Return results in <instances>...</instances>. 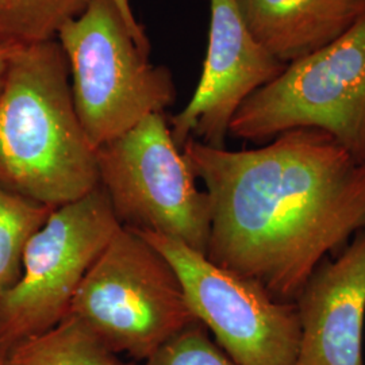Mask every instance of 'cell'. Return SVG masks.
Segmentation results:
<instances>
[{"label": "cell", "mask_w": 365, "mask_h": 365, "mask_svg": "<svg viewBox=\"0 0 365 365\" xmlns=\"http://www.w3.org/2000/svg\"><path fill=\"white\" fill-rule=\"evenodd\" d=\"M182 152L210 197L206 257L279 302H295L365 227V160L327 131L298 128L238 152L190 138Z\"/></svg>", "instance_id": "obj_1"}, {"label": "cell", "mask_w": 365, "mask_h": 365, "mask_svg": "<svg viewBox=\"0 0 365 365\" xmlns=\"http://www.w3.org/2000/svg\"><path fill=\"white\" fill-rule=\"evenodd\" d=\"M0 187L51 209L99 187L57 39L16 48L0 90Z\"/></svg>", "instance_id": "obj_2"}, {"label": "cell", "mask_w": 365, "mask_h": 365, "mask_svg": "<svg viewBox=\"0 0 365 365\" xmlns=\"http://www.w3.org/2000/svg\"><path fill=\"white\" fill-rule=\"evenodd\" d=\"M57 41L68 60L78 120L96 149L173 105L170 71L149 61L111 0H92Z\"/></svg>", "instance_id": "obj_3"}, {"label": "cell", "mask_w": 365, "mask_h": 365, "mask_svg": "<svg viewBox=\"0 0 365 365\" xmlns=\"http://www.w3.org/2000/svg\"><path fill=\"white\" fill-rule=\"evenodd\" d=\"M69 314L111 352L135 361L197 321L170 261L122 226L86 274Z\"/></svg>", "instance_id": "obj_4"}, {"label": "cell", "mask_w": 365, "mask_h": 365, "mask_svg": "<svg viewBox=\"0 0 365 365\" xmlns=\"http://www.w3.org/2000/svg\"><path fill=\"white\" fill-rule=\"evenodd\" d=\"M298 128L327 131L365 160V15L253 92L232 118L229 134L264 143Z\"/></svg>", "instance_id": "obj_5"}, {"label": "cell", "mask_w": 365, "mask_h": 365, "mask_svg": "<svg viewBox=\"0 0 365 365\" xmlns=\"http://www.w3.org/2000/svg\"><path fill=\"white\" fill-rule=\"evenodd\" d=\"M99 187L122 227L178 240L206 255L211 206L164 114L96 149Z\"/></svg>", "instance_id": "obj_6"}, {"label": "cell", "mask_w": 365, "mask_h": 365, "mask_svg": "<svg viewBox=\"0 0 365 365\" xmlns=\"http://www.w3.org/2000/svg\"><path fill=\"white\" fill-rule=\"evenodd\" d=\"M119 227L101 187L53 210L26 245L19 279L0 297V349L42 334L69 315L81 282Z\"/></svg>", "instance_id": "obj_7"}, {"label": "cell", "mask_w": 365, "mask_h": 365, "mask_svg": "<svg viewBox=\"0 0 365 365\" xmlns=\"http://www.w3.org/2000/svg\"><path fill=\"white\" fill-rule=\"evenodd\" d=\"M170 261L196 319L238 365H295L300 321L295 302L274 299L255 280L230 272L167 235L135 232Z\"/></svg>", "instance_id": "obj_8"}, {"label": "cell", "mask_w": 365, "mask_h": 365, "mask_svg": "<svg viewBox=\"0 0 365 365\" xmlns=\"http://www.w3.org/2000/svg\"><path fill=\"white\" fill-rule=\"evenodd\" d=\"M287 68L249 31L237 0L210 1L207 54L191 101L170 118L175 144L190 138L223 149L237 110Z\"/></svg>", "instance_id": "obj_9"}, {"label": "cell", "mask_w": 365, "mask_h": 365, "mask_svg": "<svg viewBox=\"0 0 365 365\" xmlns=\"http://www.w3.org/2000/svg\"><path fill=\"white\" fill-rule=\"evenodd\" d=\"M295 365H364L365 227L333 261L325 259L295 300Z\"/></svg>", "instance_id": "obj_10"}, {"label": "cell", "mask_w": 365, "mask_h": 365, "mask_svg": "<svg viewBox=\"0 0 365 365\" xmlns=\"http://www.w3.org/2000/svg\"><path fill=\"white\" fill-rule=\"evenodd\" d=\"M237 4L252 36L287 66L342 37L365 15V0H237Z\"/></svg>", "instance_id": "obj_11"}, {"label": "cell", "mask_w": 365, "mask_h": 365, "mask_svg": "<svg viewBox=\"0 0 365 365\" xmlns=\"http://www.w3.org/2000/svg\"><path fill=\"white\" fill-rule=\"evenodd\" d=\"M10 365H134L111 352L73 315L7 351Z\"/></svg>", "instance_id": "obj_12"}, {"label": "cell", "mask_w": 365, "mask_h": 365, "mask_svg": "<svg viewBox=\"0 0 365 365\" xmlns=\"http://www.w3.org/2000/svg\"><path fill=\"white\" fill-rule=\"evenodd\" d=\"M92 0H0V46L25 48L57 39Z\"/></svg>", "instance_id": "obj_13"}, {"label": "cell", "mask_w": 365, "mask_h": 365, "mask_svg": "<svg viewBox=\"0 0 365 365\" xmlns=\"http://www.w3.org/2000/svg\"><path fill=\"white\" fill-rule=\"evenodd\" d=\"M53 210L0 187V297L19 279L26 245Z\"/></svg>", "instance_id": "obj_14"}, {"label": "cell", "mask_w": 365, "mask_h": 365, "mask_svg": "<svg viewBox=\"0 0 365 365\" xmlns=\"http://www.w3.org/2000/svg\"><path fill=\"white\" fill-rule=\"evenodd\" d=\"M143 365H238L199 321L163 344Z\"/></svg>", "instance_id": "obj_15"}, {"label": "cell", "mask_w": 365, "mask_h": 365, "mask_svg": "<svg viewBox=\"0 0 365 365\" xmlns=\"http://www.w3.org/2000/svg\"><path fill=\"white\" fill-rule=\"evenodd\" d=\"M111 1L117 6V9L119 10L120 15H122L126 26H128L129 31H130L131 37L135 41L138 48L143 52L149 54V52H150V42H149V38H148V36L145 33L144 27L137 22L135 15L133 14L130 0H111Z\"/></svg>", "instance_id": "obj_16"}, {"label": "cell", "mask_w": 365, "mask_h": 365, "mask_svg": "<svg viewBox=\"0 0 365 365\" xmlns=\"http://www.w3.org/2000/svg\"><path fill=\"white\" fill-rule=\"evenodd\" d=\"M15 49L16 48H3V46H0V90L3 87L4 78H6V73H7V68L10 64V58H11Z\"/></svg>", "instance_id": "obj_17"}, {"label": "cell", "mask_w": 365, "mask_h": 365, "mask_svg": "<svg viewBox=\"0 0 365 365\" xmlns=\"http://www.w3.org/2000/svg\"><path fill=\"white\" fill-rule=\"evenodd\" d=\"M0 365H10L9 357H7V351L0 349Z\"/></svg>", "instance_id": "obj_18"}]
</instances>
